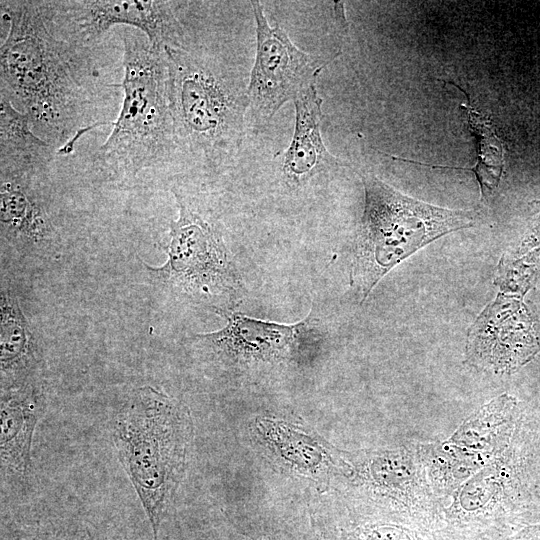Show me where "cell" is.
<instances>
[{
  "mask_svg": "<svg viewBox=\"0 0 540 540\" xmlns=\"http://www.w3.org/2000/svg\"><path fill=\"white\" fill-rule=\"evenodd\" d=\"M8 30L0 49V97L29 118L32 130L68 153L83 132L98 126L105 90L92 47L65 38L54 23L50 1L5 0Z\"/></svg>",
  "mask_w": 540,
  "mask_h": 540,
  "instance_id": "1",
  "label": "cell"
},
{
  "mask_svg": "<svg viewBox=\"0 0 540 540\" xmlns=\"http://www.w3.org/2000/svg\"><path fill=\"white\" fill-rule=\"evenodd\" d=\"M123 89L113 129L94 154L93 166L114 179H134L154 171L176 154L164 48L153 46L139 30L124 27Z\"/></svg>",
  "mask_w": 540,
  "mask_h": 540,
  "instance_id": "2",
  "label": "cell"
},
{
  "mask_svg": "<svg viewBox=\"0 0 540 540\" xmlns=\"http://www.w3.org/2000/svg\"><path fill=\"white\" fill-rule=\"evenodd\" d=\"M193 439L188 407L151 386L116 413L112 441L151 524L153 539L183 480Z\"/></svg>",
  "mask_w": 540,
  "mask_h": 540,
  "instance_id": "3",
  "label": "cell"
},
{
  "mask_svg": "<svg viewBox=\"0 0 540 540\" xmlns=\"http://www.w3.org/2000/svg\"><path fill=\"white\" fill-rule=\"evenodd\" d=\"M364 211L355 244L352 284L363 303L394 266L441 236L476 225L477 210L438 207L364 174Z\"/></svg>",
  "mask_w": 540,
  "mask_h": 540,
  "instance_id": "4",
  "label": "cell"
},
{
  "mask_svg": "<svg viewBox=\"0 0 540 540\" xmlns=\"http://www.w3.org/2000/svg\"><path fill=\"white\" fill-rule=\"evenodd\" d=\"M177 150L216 162L239 146L244 103L225 67L186 47H164Z\"/></svg>",
  "mask_w": 540,
  "mask_h": 540,
  "instance_id": "5",
  "label": "cell"
},
{
  "mask_svg": "<svg viewBox=\"0 0 540 540\" xmlns=\"http://www.w3.org/2000/svg\"><path fill=\"white\" fill-rule=\"evenodd\" d=\"M179 216L171 222L168 259L153 267L145 264L151 278L198 298L229 295L240 286L239 275L222 238L201 213L173 191Z\"/></svg>",
  "mask_w": 540,
  "mask_h": 540,
  "instance_id": "6",
  "label": "cell"
},
{
  "mask_svg": "<svg viewBox=\"0 0 540 540\" xmlns=\"http://www.w3.org/2000/svg\"><path fill=\"white\" fill-rule=\"evenodd\" d=\"M176 4L160 0L50 1L60 33L88 47L120 25L139 30L153 46L181 48L184 31L175 13Z\"/></svg>",
  "mask_w": 540,
  "mask_h": 540,
  "instance_id": "7",
  "label": "cell"
},
{
  "mask_svg": "<svg viewBox=\"0 0 540 540\" xmlns=\"http://www.w3.org/2000/svg\"><path fill=\"white\" fill-rule=\"evenodd\" d=\"M253 9L257 49L247 93L253 116L263 122L315 87L324 63L299 50L278 25L270 26L259 2Z\"/></svg>",
  "mask_w": 540,
  "mask_h": 540,
  "instance_id": "8",
  "label": "cell"
},
{
  "mask_svg": "<svg viewBox=\"0 0 540 540\" xmlns=\"http://www.w3.org/2000/svg\"><path fill=\"white\" fill-rule=\"evenodd\" d=\"M218 313L226 318L227 324L217 331L197 334L195 340L228 364H274L295 360L321 340L310 316L295 324H279L228 309H218Z\"/></svg>",
  "mask_w": 540,
  "mask_h": 540,
  "instance_id": "9",
  "label": "cell"
},
{
  "mask_svg": "<svg viewBox=\"0 0 540 540\" xmlns=\"http://www.w3.org/2000/svg\"><path fill=\"white\" fill-rule=\"evenodd\" d=\"M263 453L287 473L327 485L335 469L344 467L335 449L314 431L274 416H258L250 426Z\"/></svg>",
  "mask_w": 540,
  "mask_h": 540,
  "instance_id": "10",
  "label": "cell"
},
{
  "mask_svg": "<svg viewBox=\"0 0 540 540\" xmlns=\"http://www.w3.org/2000/svg\"><path fill=\"white\" fill-rule=\"evenodd\" d=\"M44 411V393L36 381L1 389L0 453L3 480L22 484L29 477L33 434Z\"/></svg>",
  "mask_w": 540,
  "mask_h": 540,
  "instance_id": "11",
  "label": "cell"
},
{
  "mask_svg": "<svg viewBox=\"0 0 540 540\" xmlns=\"http://www.w3.org/2000/svg\"><path fill=\"white\" fill-rule=\"evenodd\" d=\"M507 308L499 299L473 324L469 333V353L478 363L494 370H510L525 363L540 349L532 327L525 324L520 310Z\"/></svg>",
  "mask_w": 540,
  "mask_h": 540,
  "instance_id": "12",
  "label": "cell"
},
{
  "mask_svg": "<svg viewBox=\"0 0 540 540\" xmlns=\"http://www.w3.org/2000/svg\"><path fill=\"white\" fill-rule=\"evenodd\" d=\"M46 169L30 173L1 174L2 234L32 243L50 237L52 223L35 184L39 173Z\"/></svg>",
  "mask_w": 540,
  "mask_h": 540,
  "instance_id": "13",
  "label": "cell"
},
{
  "mask_svg": "<svg viewBox=\"0 0 540 540\" xmlns=\"http://www.w3.org/2000/svg\"><path fill=\"white\" fill-rule=\"evenodd\" d=\"M1 389L31 381L40 362L37 344L17 298L1 293Z\"/></svg>",
  "mask_w": 540,
  "mask_h": 540,
  "instance_id": "14",
  "label": "cell"
},
{
  "mask_svg": "<svg viewBox=\"0 0 540 540\" xmlns=\"http://www.w3.org/2000/svg\"><path fill=\"white\" fill-rule=\"evenodd\" d=\"M57 150L32 130L29 118L0 97V170L5 174L48 168Z\"/></svg>",
  "mask_w": 540,
  "mask_h": 540,
  "instance_id": "15",
  "label": "cell"
},
{
  "mask_svg": "<svg viewBox=\"0 0 540 540\" xmlns=\"http://www.w3.org/2000/svg\"><path fill=\"white\" fill-rule=\"evenodd\" d=\"M322 102L315 87L293 102L296 111L295 130L284 155L283 170L294 180L308 177L321 164L335 160L328 153L321 137Z\"/></svg>",
  "mask_w": 540,
  "mask_h": 540,
  "instance_id": "16",
  "label": "cell"
},
{
  "mask_svg": "<svg viewBox=\"0 0 540 540\" xmlns=\"http://www.w3.org/2000/svg\"><path fill=\"white\" fill-rule=\"evenodd\" d=\"M460 109L466 113L470 131L474 137L477 160L471 168L439 166L421 163L394 156L400 160L412 164H419L430 168H449L469 170L475 174L478 181L481 197L487 200L493 196L500 183L504 168V148L501 139L494 130L490 119L476 110L471 105L461 104Z\"/></svg>",
  "mask_w": 540,
  "mask_h": 540,
  "instance_id": "17",
  "label": "cell"
},
{
  "mask_svg": "<svg viewBox=\"0 0 540 540\" xmlns=\"http://www.w3.org/2000/svg\"><path fill=\"white\" fill-rule=\"evenodd\" d=\"M342 540H422L410 529L390 522H369L344 530Z\"/></svg>",
  "mask_w": 540,
  "mask_h": 540,
  "instance_id": "18",
  "label": "cell"
},
{
  "mask_svg": "<svg viewBox=\"0 0 540 540\" xmlns=\"http://www.w3.org/2000/svg\"><path fill=\"white\" fill-rule=\"evenodd\" d=\"M505 540H540V526L527 528Z\"/></svg>",
  "mask_w": 540,
  "mask_h": 540,
  "instance_id": "19",
  "label": "cell"
},
{
  "mask_svg": "<svg viewBox=\"0 0 540 540\" xmlns=\"http://www.w3.org/2000/svg\"><path fill=\"white\" fill-rule=\"evenodd\" d=\"M244 535L248 536L251 540H279L278 538H276L275 536H270V535H262V536H258V537H255L251 534H245Z\"/></svg>",
  "mask_w": 540,
  "mask_h": 540,
  "instance_id": "20",
  "label": "cell"
},
{
  "mask_svg": "<svg viewBox=\"0 0 540 540\" xmlns=\"http://www.w3.org/2000/svg\"><path fill=\"white\" fill-rule=\"evenodd\" d=\"M306 540H333L329 538H325L322 536L317 535V533L314 531L312 535H309Z\"/></svg>",
  "mask_w": 540,
  "mask_h": 540,
  "instance_id": "21",
  "label": "cell"
}]
</instances>
